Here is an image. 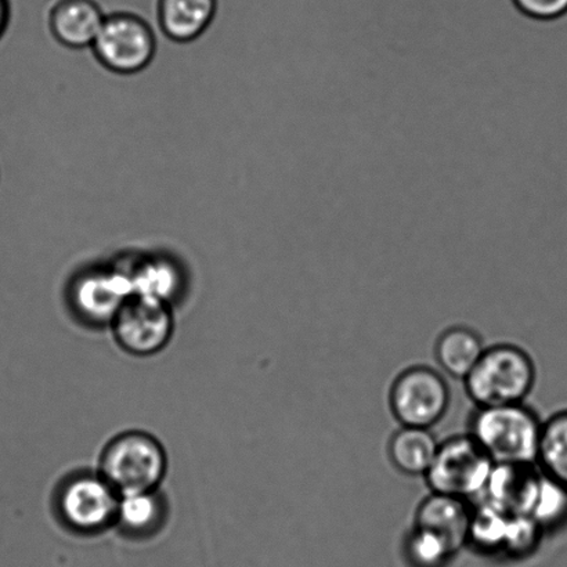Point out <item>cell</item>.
Returning a JSON list of instances; mask_svg holds the SVG:
<instances>
[{"mask_svg":"<svg viewBox=\"0 0 567 567\" xmlns=\"http://www.w3.org/2000/svg\"><path fill=\"white\" fill-rule=\"evenodd\" d=\"M452 393L449 383L430 367H411L391 389V410L402 426L430 430L446 415Z\"/></svg>","mask_w":567,"mask_h":567,"instance_id":"cell-6","label":"cell"},{"mask_svg":"<svg viewBox=\"0 0 567 567\" xmlns=\"http://www.w3.org/2000/svg\"><path fill=\"white\" fill-rule=\"evenodd\" d=\"M543 422L524 403L477 408L470 435L494 464L537 465Z\"/></svg>","mask_w":567,"mask_h":567,"instance_id":"cell-1","label":"cell"},{"mask_svg":"<svg viewBox=\"0 0 567 567\" xmlns=\"http://www.w3.org/2000/svg\"><path fill=\"white\" fill-rule=\"evenodd\" d=\"M120 499L121 494L102 475H83L61 488L59 509L72 530L93 535L116 524Z\"/></svg>","mask_w":567,"mask_h":567,"instance_id":"cell-8","label":"cell"},{"mask_svg":"<svg viewBox=\"0 0 567 567\" xmlns=\"http://www.w3.org/2000/svg\"><path fill=\"white\" fill-rule=\"evenodd\" d=\"M166 454L161 443L146 432L121 433L104 449L100 460V475L121 496L132 493L155 492L163 482Z\"/></svg>","mask_w":567,"mask_h":567,"instance_id":"cell-3","label":"cell"},{"mask_svg":"<svg viewBox=\"0 0 567 567\" xmlns=\"http://www.w3.org/2000/svg\"><path fill=\"white\" fill-rule=\"evenodd\" d=\"M92 50L105 70L118 75H133L153 63L157 38L141 16L122 11L105 16Z\"/></svg>","mask_w":567,"mask_h":567,"instance_id":"cell-5","label":"cell"},{"mask_svg":"<svg viewBox=\"0 0 567 567\" xmlns=\"http://www.w3.org/2000/svg\"><path fill=\"white\" fill-rule=\"evenodd\" d=\"M522 13L532 19L553 21L567 14V0H514Z\"/></svg>","mask_w":567,"mask_h":567,"instance_id":"cell-20","label":"cell"},{"mask_svg":"<svg viewBox=\"0 0 567 567\" xmlns=\"http://www.w3.org/2000/svg\"><path fill=\"white\" fill-rule=\"evenodd\" d=\"M439 443L430 430L402 426L389 442V458L408 476H425L437 453Z\"/></svg>","mask_w":567,"mask_h":567,"instance_id":"cell-13","label":"cell"},{"mask_svg":"<svg viewBox=\"0 0 567 567\" xmlns=\"http://www.w3.org/2000/svg\"><path fill=\"white\" fill-rule=\"evenodd\" d=\"M527 516L535 520L544 533L566 526L567 488L542 472Z\"/></svg>","mask_w":567,"mask_h":567,"instance_id":"cell-18","label":"cell"},{"mask_svg":"<svg viewBox=\"0 0 567 567\" xmlns=\"http://www.w3.org/2000/svg\"><path fill=\"white\" fill-rule=\"evenodd\" d=\"M485 350L480 333L468 327H453L437 339L435 353L449 375L465 380Z\"/></svg>","mask_w":567,"mask_h":567,"instance_id":"cell-14","label":"cell"},{"mask_svg":"<svg viewBox=\"0 0 567 567\" xmlns=\"http://www.w3.org/2000/svg\"><path fill=\"white\" fill-rule=\"evenodd\" d=\"M535 361L515 344H496L482 354L465 378L466 393L477 408L520 404L536 385Z\"/></svg>","mask_w":567,"mask_h":567,"instance_id":"cell-2","label":"cell"},{"mask_svg":"<svg viewBox=\"0 0 567 567\" xmlns=\"http://www.w3.org/2000/svg\"><path fill=\"white\" fill-rule=\"evenodd\" d=\"M163 518V502L155 492L121 496L116 524L133 537L152 535Z\"/></svg>","mask_w":567,"mask_h":567,"instance_id":"cell-17","label":"cell"},{"mask_svg":"<svg viewBox=\"0 0 567 567\" xmlns=\"http://www.w3.org/2000/svg\"><path fill=\"white\" fill-rule=\"evenodd\" d=\"M111 326L116 342L125 352L153 355L169 343L174 333V315L164 300L132 295Z\"/></svg>","mask_w":567,"mask_h":567,"instance_id":"cell-7","label":"cell"},{"mask_svg":"<svg viewBox=\"0 0 567 567\" xmlns=\"http://www.w3.org/2000/svg\"><path fill=\"white\" fill-rule=\"evenodd\" d=\"M455 553L441 536L422 527H414L405 542V557L413 567H443Z\"/></svg>","mask_w":567,"mask_h":567,"instance_id":"cell-19","label":"cell"},{"mask_svg":"<svg viewBox=\"0 0 567 567\" xmlns=\"http://www.w3.org/2000/svg\"><path fill=\"white\" fill-rule=\"evenodd\" d=\"M218 0H158L161 31L172 42L196 41L213 24Z\"/></svg>","mask_w":567,"mask_h":567,"instance_id":"cell-12","label":"cell"},{"mask_svg":"<svg viewBox=\"0 0 567 567\" xmlns=\"http://www.w3.org/2000/svg\"><path fill=\"white\" fill-rule=\"evenodd\" d=\"M125 270L132 282L133 295H143L171 303L181 288L179 269L165 258H143Z\"/></svg>","mask_w":567,"mask_h":567,"instance_id":"cell-15","label":"cell"},{"mask_svg":"<svg viewBox=\"0 0 567 567\" xmlns=\"http://www.w3.org/2000/svg\"><path fill=\"white\" fill-rule=\"evenodd\" d=\"M132 295L130 276L116 266L85 270L71 287L76 313L91 324H111Z\"/></svg>","mask_w":567,"mask_h":567,"instance_id":"cell-9","label":"cell"},{"mask_svg":"<svg viewBox=\"0 0 567 567\" xmlns=\"http://www.w3.org/2000/svg\"><path fill=\"white\" fill-rule=\"evenodd\" d=\"M104 20L96 0H59L50 10L49 28L60 44L81 50L93 47Z\"/></svg>","mask_w":567,"mask_h":567,"instance_id":"cell-10","label":"cell"},{"mask_svg":"<svg viewBox=\"0 0 567 567\" xmlns=\"http://www.w3.org/2000/svg\"><path fill=\"white\" fill-rule=\"evenodd\" d=\"M538 470L567 488V410L543 422Z\"/></svg>","mask_w":567,"mask_h":567,"instance_id":"cell-16","label":"cell"},{"mask_svg":"<svg viewBox=\"0 0 567 567\" xmlns=\"http://www.w3.org/2000/svg\"><path fill=\"white\" fill-rule=\"evenodd\" d=\"M10 0H0V39L3 38L10 24Z\"/></svg>","mask_w":567,"mask_h":567,"instance_id":"cell-21","label":"cell"},{"mask_svg":"<svg viewBox=\"0 0 567 567\" xmlns=\"http://www.w3.org/2000/svg\"><path fill=\"white\" fill-rule=\"evenodd\" d=\"M494 465L474 437L454 436L439 444L435 460L424 477L432 493L468 502L485 492Z\"/></svg>","mask_w":567,"mask_h":567,"instance_id":"cell-4","label":"cell"},{"mask_svg":"<svg viewBox=\"0 0 567 567\" xmlns=\"http://www.w3.org/2000/svg\"><path fill=\"white\" fill-rule=\"evenodd\" d=\"M472 509L465 499L432 493L421 503L415 526L441 536L454 553L468 544Z\"/></svg>","mask_w":567,"mask_h":567,"instance_id":"cell-11","label":"cell"}]
</instances>
